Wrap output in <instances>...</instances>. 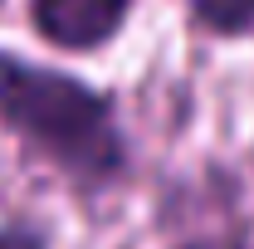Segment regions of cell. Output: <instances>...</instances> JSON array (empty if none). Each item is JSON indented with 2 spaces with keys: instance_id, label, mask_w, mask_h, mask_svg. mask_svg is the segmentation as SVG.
Instances as JSON below:
<instances>
[{
  "instance_id": "1",
  "label": "cell",
  "mask_w": 254,
  "mask_h": 249,
  "mask_svg": "<svg viewBox=\"0 0 254 249\" xmlns=\"http://www.w3.org/2000/svg\"><path fill=\"white\" fill-rule=\"evenodd\" d=\"M0 132L83 195L123 186L132 171L118 98L88 78L0 49Z\"/></svg>"
},
{
  "instance_id": "5",
  "label": "cell",
  "mask_w": 254,
  "mask_h": 249,
  "mask_svg": "<svg viewBox=\"0 0 254 249\" xmlns=\"http://www.w3.org/2000/svg\"><path fill=\"white\" fill-rule=\"evenodd\" d=\"M171 249H250V240L240 230H230V235H195V240H181Z\"/></svg>"
},
{
  "instance_id": "4",
  "label": "cell",
  "mask_w": 254,
  "mask_h": 249,
  "mask_svg": "<svg viewBox=\"0 0 254 249\" xmlns=\"http://www.w3.org/2000/svg\"><path fill=\"white\" fill-rule=\"evenodd\" d=\"M0 249H49V235L30 220H10L0 225Z\"/></svg>"
},
{
  "instance_id": "3",
  "label": "cell",
  "mask_w": 254,
  "mask_h": 249,
  "mask_svg": "<svg viewBox=\"0 0 254 249\" xmlns=\"http://www.w3.org/2000/svg\"><path fill=\"white\" fill-rule=\"evenodd\" d=\"M205 39H254V0H181Z\"/></svg>"
},
{
  "instance_id": "2",
  "label": "cell",
  "mask_w": 254,
  "mask_h": 249,
  "mask_svg": "<svg viewBox=\"0 0 254 249\" xmlns=\"http://www.w3.org/2000/svg\"><path fill=\"white\" fill-rule=\"evenodd\" d=\"M137 0H30L34 34L59 54H98L132 20Z\"/></svg>"
}]
</instances>
